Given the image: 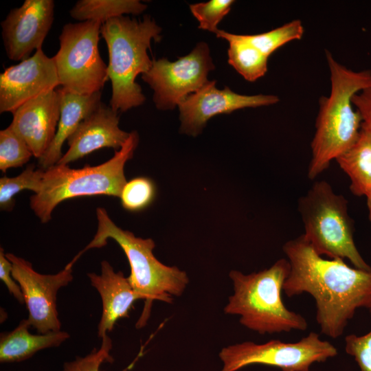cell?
Listing matches in <instances>:
<instances>
[{
  "mask_svg": "<svg viewBox=\"0 0 371 371\" xmlns=\"http://www.w3.org/2000/svg\"><path fill=\"white\" fill-rule=\"evenodd\" d=\"M290 272L283 285L289 297L306 293L315 301L321 332L336 339L360 308L371 306V270L348 265L343 259L317 254L303 234L283 245Z\"/></svg>",
  "mask_w": 371,
  "mask_h": 371,
  "instance_id": "obj_1",
  "label": "cell"
},
{
  "mask_svg": "<svg viewBox=\"0 0 371 371\" xmlns=\"http://www.w3.org/2000/svg\"><path fill=\"white\" fill-rule=\"evenodd\" d=\"M331 89L319 100L315 133L312 139L308 177L314 179L357 140L362 124L352 106V96L371 85V70L355 71L339 63L326 51Z\"/></svg>",
  "mask_w": 371,
  "mask_h": 371,
  "instance_id": "obj_2",
  "label": "cell"
},
{
  "mask_svg": "<svg viewBox=\"0 0 371 371\" xmlns=\"http://www.w3.org/2000/svg\"><path fill=\"white\" fill-rule=\"evenodd\" d=\"M97 232L92 240L70 262H74L85 251L100 248L107 240H114L122 249L129 263L131 273L128 276L134 290L145 301L137 328L144 327L150 315L155 300L172 303L174 297H180L186 289L190 279L185 271L177 267L167 266L153 254L155 247L151 238H142L132 232L117 226L103 207L96 209Z\"/></svg>",
  "mask_w": 371,
  "mask_h": 371,
  "instance_id": "obj_3",
  "label": "cell"
},
{
  "mask_svg": "<svg viewBox=\"0 0 371 371\" xmlns=\"http://www.w3.org/2000/svg\"><path fill=\"white\" fill-rule=\"evenodd\" d=\"M161 29L149 15L142 20L120 16L103 23L101 37L109 52L107 75L112 94L110 106L117 112H125L146 100L142 87L135 80L147 72L154 59L148 54L151 41L161 39Z\"/></svg>",
  "mask_w": 371,
  "mask_h": 371,
  "instance_id": "obj_4",
  "label": "cell"
},
{
  "mask_svg": "<svg viewBox=\"0 0 371 371\" xmlns=\"http://www.w3.org/2000/svg\"><path fill=\"white\" fill-rule=\"evenodd\" d=\"M290 269L289 260L281 258L258 272L245 274L231 271L233 293L224 313L239 316L242 326L260 335L306 330V319L288 309L282 301L283 285Z\"/></svg>",
  "mask_w": 371,
  "mask_h": 371,
  "instance_id": "obj_5",
  "label": "cell"
},
{
  "mask_svg": "<svg viewBox=\"0 0 371 371\" xmlns=\"http://www.w3.org/2000/svg\"><path fill=\"white\" fill-rule=\"evenodd\" d=\"M138 143L139 135L133 131L122 148L100 165L73 169L69 165L56 164L46 169L40 191L30 199L31 209L42 223H46L55 207L65 200L96 195L120 198L127 182L125 164L133 157Z\"/></svg>",
  "mask_w": 371,
  "mask_h": 371,
  "instance_id": "obj_6",
  "label": "cell"
},
{
  "mask_svg": "<svg viewBox=\"0 0 371 371\" xmlns=\"http://www.w3.org/2000/svg\"><path fill=\"white\" fill-rule=\"evenodd\" d=\"M304 225L303 236L319 256L348 260L354 267L370 271L354 240V223L348 201L325 181H316L298 201Z\"/></svg>",
  "mask_w": 371,
  "mask_h": 371,
  "instance_id": "obj_7",
  "label": "cell"
},
{
  "mask_svg": "<svg viewBox=\"0 0 371 371\" xmlns=\"http://www.w3.org/2000/svg\"><path fill=\"white\" fill-rule=\"evenodd\" d=\"M102 23L87 21L65 24L53 56L61 87L79 95L101 91L109 80L107 65L99 49Z\"/></svg>",
  "mask_w": 371,
  "mask_h": 371,
  "instance_id": "obj_8",
  "label": "cell"
},
{
  "mask_svg": "<svg viewBox=\"0 0 371 371\" xmlns=\"http://www.w3.org/2000/svg\"><path fill=\"white\" fill-rule=\"evenodd\" d=\"M337 355L336 347L311 332L298 341L271 339L264 344L251 341L223 348L218 357L223 363L220 371H238L254 364L273 366L282 371H309L314 363L325 362Z\"/></svg>",
  "mask_w": 371,
  "mask_h": 371,
  "instance_id": "obj_9",
  "label": "cell"
},
{
  "mask_svg": "<svg viewBox=\"0 0 371 371\" xmlns=\"http://www.w3.org/2000/svg\"><path fill=\"white\" fill-rule=\"evenodd\" d=\"M214 67L207 44L200 42L190 54L176 61L166 58L154 59L142 78L154 91L156 107L172 109L207 83L208 73Z\"/></svg>",
  "mask_w": 371,
  "mask_h": 371,
  "instance_id": "obj_10",
  "label": "cell"
},
{
  "mask_svg": "<svg viewBox=\"0 0 371 371\" xmlns=\"http://www.w3.org/2000/svg\"><path fill=\"white\" fill-rule=\"evenodd\" d=\"M5 256L12 262V276L21 286L30 326L41 334L61 330L56 297L58 291L73 280L72 266L67 265L55 274H42L24 258L12 253Z\"/></svg>",
  "mask_w": 371,
  "mask_h": 371,
  "instance_id": "obj_11",
  "label": "cell"
},
{
  "mask_svg": "<svg viewBox=\"0 0 371 371\" xmlns=\"http://www.w3.org/2000/svg\"><path fill=\"white\" fill-rule=\"evenodd\" d=\"M278 102V97L274 95H241L227 87L218 89L216 87L215 80H209L179 104L180 131L196 136L201 132L207 122L216 115L228 114L245 108L269 106Z\"/></svg>",
  "mask_w": 371,
  "mask_h": 371,
  "instance_id": "obj_12",
  "label": "cell"
},
{
  "mask_svg": "<svg viewBox=\"0 0 371 371\" xmlns=\"http://www.w3.org/2000/svg\"><path fill=\"white\" fill-rule=\"evenodd\" d=\"M54 14L53 0H25L12 9L1 23L5 53L10 60L22 61L42 48Z\"/></svg>",
  "mask_w": 371,
  "mask_h": 371,
  "instance_id": "obj_13",
  "label": "cell"
},
{
  "mask_svg": "<svg viewBox=\"0 0 371 371\" xmlns=\"http://www.w3.org/2000/svg\"><path fill=\"white\" fill-rule=\"evenodd\" d=\"M60 85L53 57L42 48L0 74V113H13L30 100Z\"/></svg>",
  "mask_w": 371,
  "mask_h": 371,
  "instance_id": "obj_14",
  "label": "cell"
},
{
  "mask_svg": "<svg viewBox=\"0 0 371 371\" xmlns=\"http://www.w3.org/2000/svg\"><path fill=\"white\" fill-rule=\"evenodd\" d=\"M9 126L40 159L51 145L60 115V96L51 90L28 100L13 113Z\"/></svg>",
  "mask_w": 371,
  "mask_h": 371,
  "instance_id": "obj_15",
  "label": "cell"
},
{
  "mask_svg": "<svg viewBox=\"0 0 371 371\" xmlns=\"http://www.w3.org/2000/svg\"><path fill=\"white\" fill-rule=\"evenodd\" d=\"M119 121L118 112L102 102L67 139L69 148L56 164L69 165L103 148L119 150L130 135L119 127Z\"/></svg>",
  "mask_w": 371,
  "mask_h": 371,
  "instance_id": "obj_16",
  "label": "cell"
},
{
  "mask_svg": "<svg viewBox=\"0 0 371 371\" xmlns=\"http://www.w3.org/2000/svg\"><path fill=\"white\" fill-rule=\"evenodd\" d=\"M87 276L102 300V314L98 326V336L102 338L113 330L119 319L128 317L133 304L142 299L128 277L122 271H115L106 260L101 262L100 274L88 273Z\"/></svg>",
  "mask_w": 371,
  "mask_h": 371,
  "instance_id": "obj_17",
  "label": "cell"
},
{
  "mask_svg": "<svg viewBox=\"0 0 371 371\" xmlns=\"http://www.w3.org/2000/svg\"><path fill=\"white\" fill-rule=\"evenodd\" d=\"M60 115L55 137L44 155L38 159V165L46 170L61 159L64 142L76 130L80 122L102 103L101 91L91 95H79L60 87Z\"/></svg>",
  "mask_w": 371,
  "mask_h": 371,
  "instance_id": "obj_18",
  "label": "cell"
},
{
  "mask_svg": "<svg viewBox=\"0 0 371 371\" xmlns=\"http://www.w3.org/2000/svg\"><path fill=\"white\" fill-rule=\"evenodd\" d=\"M27 319H22L12 330L0 335V362L18 363L27 360L40 350L58 347L67 340V332L50 331L47 333L32 334Z\"/></svg>",
  "mask_w": 371,
  "mask_h": 371,
  "instance_id": "obj_19",
  "label": "cell"
},
{
  "mask_svg": "<svg viewBox=\"0 0 371 371\" xmlns=\"http://www.w3.org/2000/svg\"><path fill=\"white\" fill-rule=\"evenodd\" d=\"M336 161L349 177L354 195L366 196L371 191V131L361 126L355 142Z\"/></svg>",
  "mask_w": 371,
  "mask_h": 371,
  "instance_id": "obj_20",
  "label": "cell"
},
{
  "mask_svg": "<svg viewBox=\"0 0 371 371\" xmlns=\"http://www.w3.org/2000/svg\"><path fill=\"white\" fill-rule=\"evenodd\" d=\"M216 35L228 42V63L246 80L254 82L266 74L269 58L247 43L242 34L218 30Z\"/></svg>",
  "mask_w": 371,
  "mask_h": 371,
  "instance_id": "obj_21",
  "label": "cell"
},
{
  "mask_svg": "<svg viewBox=\"0 0 371 371\" xmlns=\"http://www.w3.org/2000/svg\"><path fill=\"white\" fill-rule=\"evenodd\" d=\"M146 8L147 5L138 0H79L69 14L81 22L97 21L103 23L126 14H139Z\"/></svg>",
  "mask_w": 371,
  "mask_h": 371,
  "instance_id": "obj_22",
  "label": "cell"
},
{
  "mask_svg": "<svg viewBox=\"0 0 371 371\" xmlns=\"http://www.w3.org/2000/svg\"><path fill=\"white\" fill-rule=\"evenodd\" d=\"M304 32L301 21L295 19L269 32L242 36L247 43L269 58L276 50L287 43L301 39Z\"/></svg>",
  "mask_w": 371,
  "mask_h": 371,
  "instance_id": "obj_23",
  "label": "cell"
},
{
  "mask_svg": "<svg viewBox=\"0 0 371 371\" xmlns=\"http://www.w3.org/2000/svg\"><path fill=\"white\" fill-rule=\"evenodd\" d=\"M45 170L35 169L29 165L19 175L14 177H3L0 179V207L11 211L14 205V196L23 190H32L38 193L42 186Z\"/></svg>",
  "mask_w": 371,
  "mask_h": 371,
  "instance_id": "obj_24",
  "label": "cell"
},
{
  "mask_svg": "<svg viewBox=\"0 0 371 371\" xmlns=\"http://www.w3.org/2000/svg\"><path fill=\"white\" fill-rule=\"evenodd\" d=\"M33 154L26 142L10 126L0 131V170L5 173L12 168L21 167Z\"/></svg>",
  "mask_w": 371,
  "mask_h": 371,
  "instance_id": "obj_25",
  "label": "cell"
},
{
  "mask_svg": "<svg viewBox=\"0 0 371 371\" xmlns=\"http://www.w3.org/2000/svg\"><path fill=\"white\" fill-rule=\"evenodd\" d=\"M155 195L154 182L148 177H139L126 182L120 198L124 209L137 212L150 205Z\"/></svg>",
  "mask_w": 371,
  "mask_h": 371,
  "instance_id": "obj_26",
  "label": "cell"
},
{
  "mask_svg": "<svg viewBox=\"0 0 371 371\" xmlns=\"http://www.w3.org/2000/svg\"><path fill=\"white\" fill-rule=\"evenodd\" d=\"M232 0H210L190 5V10L199 22V28L216 33L218 24L231 10Z\"/></svg>",
  "mask_w": 371,
  "mask_h": 371,
  "instance_id": "obj_27",
  "label": "cell"
},
{
  "mask_svg": "<svg viewBox=\"0 0 371 371\" xmlns=\"http://www.w3.org/2000/svg\"><path fill=\"white\" fill-rule=\"evenodd\" d=\"M99 348H94L84 357H76L75 359L65 362L62 371H100L104 363H113V358L111 355L113 342L111 337L106 335L101 338ZM128 366L122 371H128Z\"/></svg>",
  "mask_w": 371,
  "mask_h": 371,
  "instance_id": "obj_28",
  "label": "cell"
},
{
  "mask_svg": "<svg viewBox=\"0 0 371 371\" xmlns=\"http://www.w3.org/2000/svg\"><path fill=\"white\" fill-rule=\"evenodd\" d=\"M368 311L371 316V306ZM345 350L354 357L360 371H371V329L362 335L350 334L346 336Z\"/></svg>",
  "mask_w": 371,
  "mask_h": 371,
  "instance_id": "obj_29",
  "label": "cell"
},
{
  "mask_svg": "<svg viewBox=\"0 0 371 371\" xmlns=\"http://www.w3.org/2000/svg\"><path fill=\"white\" fill-rule=\"evenodd\" d=\"M12 265L7 258L4 250L0 248V279L5 285L9 293L20 303L24 304L23 293L19 283L12 274Z\"/></svg>",
  "mask_w": 371,
  "mask_h": 371,
  "instance_id": "obj_30",
  "label": "cell"
},
{
  "mask_svg": "<svg viewBox=\"0 0 371 371\" xmlns=\"http://www.w3.org/2000/svg\"><path fill=\"white\" fill-rule=\"evenodd\" d=\"M352 104L361 116V126L371 131V85L355 94Z\"/></svg>",
  "mask_w": 371,
  "mask_h": 371,
  "instance_id": "obj_31",
  "label": "cell"
},
{
  "mask_svg": "<svg viewBox=\"0 0 371 371\" xmlns=\"http://www.w3.org/2000/svg\"><path fill=\"white\" fill-rule=\"evenodd\" d=\"M366 199H367V205H368V212H369V220L370 221V224H371V191L369 192L366 195Z\"/></svg>",
  "mask_w": 371,
  "mask_h": 371,
  "instance_id": "obj_32",
  "label": "cell"
}]
</instances>
